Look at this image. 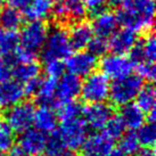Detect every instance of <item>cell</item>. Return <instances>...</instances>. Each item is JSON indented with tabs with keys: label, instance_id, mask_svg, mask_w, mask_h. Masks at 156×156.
<instances>
[{
	"label": "cell",
	"instance_id": "30bf717a",
	"mask_svg": "<svg viewBox=\"0 0 156 156\" xmlns=\"http://www.w3.org/2000/svg\"><path fill=\"white\" fill-rule=\"evenodd\" d=\"M97 65L98 61L95 55H92L90 51L79 50L75 54H71L66 58L65 69L69 71V73L78 78H83L95 72Z\"/></svg>",
	"mask_w": 156,
	"mask_h": 156
},
{
	"label": "cell",
	"instance_id": "5bb4252c",
	"mask_svg": "<svg viewBox=\"0 0 156 156\" xmlns=\"http://www.w3.org/2000/svg\"><path fill=\"white\" fill-rule=\"evenodd\" d=\"M137 41H138L137 32L128 27H123L116 30L109 37L107 44H108V49H111L112 52L126 55L129 54L134 44H137Z\"/></svg>",
	"mask_w": 156,
	"mask_h": 156
},
{
	"label": "cell",
	"instance_id": "e575fe53",
	"mask_svg": "<svg viewBox=\"0 0 156 156\" xmlns=\"http://www.w3.org/2000/svg\"><path fill=\"white\" fill-rule=\"evenodd\" d=\"M44 69L49 78L58 79L64 74L65 64L63 61H49L44 63Z\"/></svg>",
	"mask_w": 156,
	"mask_h": 156
},
{
	"label": "cell",
	"instance_id": "ee69618b",
	"mask_svg": "<svg viewBox=\"0 0 156 156\" xmlns=\"http://www.w3.org/2000/svg\"><path fill=\"white\" fill-rule=\"evenodd\" d=\"M5 4H6V1H5V0H0V9L4 7Z\"/></svg>",
	"mask_w": 156,
	"mask_h": 156
},
{
	"label": "cell",
	"instance_id": "9c48e42d",
	"mask_svg": "<svg viewBox=\"0 0 156 156\" xmlns=\"http://www.w3.org/2000/svg\"><path fill=\"white\" fill-rule=\"evenodd\" d=\"M99 66L101 73L113 80L128 76L133 69V64L129 57L114 52L109 55H104L99 63Z\"/></svg>",
	"mask_w": 156,
	"mask_h": 156
},
{
	"label": "cell",
	"instance_id": "44dd1931",
	"mask_svg": "<svg viewBox=\"0 0 156 156\" xmlns=\"http://www.w3.org/2000/svg\"><path fill=\"white\" fill-rule=\"evenodd\" d=\"M56 83L57 79L52 78H41L38 90L35 92V99L39 106H56Z\"/></svg>",
	"mask_w": 156,
	"mask_h": 156
},
{
	"label": "cell",
	"instance_id": "4fadbf2b",
	"mask_svg": "<svg viewBox=\"0 0 156 156\" xmlns=\"http://www.w3.org/2000/svg\"><path fill=\"white\" fill-rule=\"evenodd\" d=\"M24 86L16 80H6L0 83V108L8 109L25 98Z\"/></svg>",
	"mask_w": 156,
	"mask_h": 156
},
{
	"label": "cell",
	"instance_id": "484cf974",
	"mask_svg": "<svg viewBox=\"0 0 156 156\" xmlns=\"http://www.w3.org/2000/svg\"><path fill=\"white\" fill-rule=\"evenodd\" d=\"M57 106H58L57 116H58V119H61L62 121L82 117L83 106L76 100L62 103V104H58Z\"/></svg>",
	"mask_w": 156,
	"mask_h": 156
},
{
	"label": "cell",
	"instance_id": "d6986e66",
	"mask_svg": "<svg viewBox=\"0 0 156 156\" xmlns=\"http://www.w3.org/2000/svg\"><path fill=\"white\" fill-rule=\"evenodd\" d=\"M57 123H58V116L52 107L39 106L38 108H35L34 117H33V124L35 129H38L44 133H50L56 130Z\"/></svg>",
	"mask_w": 156,
	"mask_h": 156
},
{
	"label": "cell",
	"instance_id": "6da1fadb",
	"mask_svg": "<svg viewBox=\"0 0 156 156\" xmlns=\"http://www.w3.org/2000/svg\"><path fill=\"white\" fill-rule=\"evenodd\" d=\"M117 12L119 24L136 32H149L154 24L155 5L153 0H123Z\"/></svg>",
	"mask_w": 156,
	"mask_h": 156
},
{
	"label": "cell",
	"instance_id": "7c38bea8",
	"mask_svg": "<svg viewBox=\"0 0 156 156\" xmlns=\"http://www.w3.org/2000/svg\"><path fill=\"white\" fill-rule=\"evenodd\" d=\"M81 91V80L73 74H63L56 83V103L57 105L71 100L80 95Z\"/></svg>",
	"mask_w": 156,
	"mask_h": 156
},
{
	"label": "cell",
	"instance_id": "f1b7e54d",
	"mask_svg": "<svg viewBox=\"0 0 156 156\" xmlns=\"http://www.w3.org/2000/svg\"><path fill=\"white\" fill-rule=\"evenodd\" d=\"M64 149H66V146L63 139H62L61 134L58 131H52L49 133V136L46 139V145H44V151L47 156H55L57 154H59L63 152Z\"/></svg>",
	"mask_w": 156,
	"mask_h": 156
},
{
	"label": "cell",
	"instance_id": "bcb514c9",
	"mask_svg": "<svg viewBox=\"0 0 156 156\" xmlns=\"http://www.w3.org/2000/svg\"><path fill=\"white\" fill-rule=\"evenodd\" d=\"M0 156H5V155H4V153H0Z\"/></svg>",
	"mask_w": 156,
	"mask_h": 156
},
{
	"label": "cell",
	"instance_id": "9a60e30c",
	"mask_svg": "<svg viewBox=\"0 0 156 156\" xmlns=\"http://www.w3.org/2000/svg\"><path fill=\"white\" fill-rule=\"evenodd\" d=\"M119 21L115 13L111 10H101L98 14L94 15L91 27L94 30V33L100 38H109L111 35L117 30L119 27Z\"/></svg>",
	"mask_w": 156,
	"mask_h": 156
},
{
	"label": "cell",
	"instance_id": "603a6c76",
	"mask_svg": "<svg viewBox=\"0 0 156 156\" xmlns=\"http://www.w3.org/2000/svg\"><path fill=\"white\" fill-rule=\"evenodd\" d=\"M52 6L54 0H31L24 10L25 17L30 21H44L51 16Z\"/></svg>",
	"mask_w": 156,
	"mask_h": 156
},
{
	"label": "cell",
	"instance_id": "8992f818",
	"mask_svg": "<svg viewBox=\"0 0 156 156\" xmlns=\"http://www.w3.org/2000/svg\"><path fill=\"white\" fill-rule=\"evenodd\" d=\"M87 14V8L83 0H55L52 13L55 21L61 26L74 24L83 21Z\"/></svg>",
	"mask_w": 156,
	"mask_h": 156
},
{
	"label": "cell",
	"instance_id": "4dcf8cb0",
	"mask_svg": "<svg viewBox=\"0 0 156 156\" xmlns=\"http://www.w3.org/2000/svg\"><path fill=\"white\" fill-rule=\"evenodd\" d=\"M104 130V133L108 138H111L112 140H115V139L121 138V136L126 131V126H124V123L119 115V116H112L109 119L107 123L105 124Z\"/></svg>",
	"mask_w": 156,
	"mask_h": 156
},
{
	"label": "cell",
	"instance_id": "d590c367",
	"mask_svg": "<svg viewBox=\"0 0 156 156\" xmlns=\"http://www.w3.org/2000/svg\"><path fill=\"white\" fill-rule=\"evenodd\" d=\"M13 65V62L10 61L8 57L0 55V83L10 79Z\"/></svg>",
	"mask_w": 156,
	"mask_h": 156
},
{
	"label": "cell",
	"instance_id": "b9f144b4",
	"mask_svg": "<svg viewBox=\"0 0 156 156\" xmlns=\"http://www.w3.org/2000/svg\"><path fill=\"white\" fill-rule=\"evenodd\" d=\"M105 156H126V155L124 153H122L120 149H114V148H113L112 151H111L108 154H106Z\"/></svg>",
	"mask_w": 156,
	"mask_h": 156
},
{
	"label": "cell",
	"instance_id": "1f68e13d",
	"mask_svg": "<svg viewBox=\"0 0 156 156\" xmlns=\"http://www.w3.org/2000/svg\"><path fill=\"white\" fill-rule=\"evenodd\" d=\"M15 143V132L7 123H0V153L9 152Z\"/></svg>",
	"mask_w": 156,
	"mask_h": 156
},
{
	"label": "cell",
	"instance_id": "d4e9b609",
	"mask_svg": "<svg viewBox=\"0 0 156 156\" xmlns=\"http://www.w3.org/2000/svg\"><path fill=\"white\" fill-rule=\"evenodd\" d=\"M134 99H136V105L145 114H148L152 111H155L156 91L154 86H153L152 83H148L146 86H143Z\"/></svg>",
	"mask_w": 156,
	"mask_h": 156
},
{
	"label": "cell",
	"instance_id": "f35d334b",
	"mask_svg": "<svg viewBox=\"0 0 156 156\" xmlns=\"http://www.w3.org/2000/svg\"><path fill=\"white\" fill-rule=\"evenodd\" d=\"M8 156H31V155H29V154H27L24 149H22L20 146H13L12 149L9 151Z\"/></svg>",
	"mask_w": 156,
	"mask_h": 156
},
{
	"label": "cell",
	"instance_id": "ffe728a7",
	"mask_svg": "<svg viewBox=\"0 0 156 156\" xmlns=\"http://www.w3.org/2000/svg\"><path fill=\"white\" fill-rule=\"evenodd\" d=\"M40 72H41V65L35 59H31V61L15 63L12 69V75H14L16 81L24 84L40 76Z\"/></svg>",
	"mask_w": 156,
	"mask_h": 156
},
{
	"label": "cell",
	"instance_id": "ac0fdd59",
	"mask_svg": "<svg viewBox=\"0 0 156 156\" xmlns=\"http://www.w3.org/2000/svg\"><path fill=\"white\" fill-rule=\"evenodd\" d=\"M113 141L105 133H94L88 136L81 148L83 154L105 156L113 149Z\"/></svg>",
	"mask_w": 156,
	"mask_h": 156
},
{
	"label": "cell",
	"instance_id": "4316f807",
	"mask_svg": "<svg viewBox=\"0 0 156 156\" xmlns=\"http://www.w3.org/2000/svg\"><path fill=\"white\" fill-rule=\"evenodd\" d=\"M119 149L126 156H134L140 151V144L133 131L123 133L119 141Z\"/></svg>",
	"mask_w": 156,
	"mask_h": 156
},
{
	"label": "cell",
	"instance_id": "2e32d148",
	"mask_svg": "<svg viewBox=\"0 0 156 156\" xmlns=\"http://www.w3.org/2000/svg\"><path fill=\"white\" fill-rule=\"evenodd\" d=\"M46 139H47L46 133L39 131L38 129L30 128L21 133L18 146L24 149L29 155L38 156L41 153H44Z\"/></svg>",
	"mask_w": 156,
	"mask_h": 156
},
{
	"label": "cell",
	"instance_id": "8fae6325",
	"mask_svg": "<svg viewBox=\"0 0 156 156\" xmlns=\"http://www.w3.org/2000/svg\"><path fill=\"white\" fill-rule=\"evenodd\" d=\"M112 116V107L105 103L89 104L82 112V119L87 126L96 131L104 129L105 124Z\"/></svg>",
	"mask_w": 156,
	"mask_h": 156
},
{
	"label": "cell",
	"instance_id": "7dc6e473",
	"mask_svg": "<svg viewBox=\"0 0 156 156\" xmlns=\"http://www.w3.org/2000/svg\"><path fill=\"white\" fill-rule=\"evenodd\" d=\"M0 123H1V114H0Z\"/></svg>",
	"mask_w": 156,
	"mask_h": 156
},
{
	"label": "cell",
	"instance_id": "ab89813d",
	"mask_svg": "<svg viewBox=\"0 0 156 156\" xmlns=\"http://www.w3.org/2000/svg\"><path fill=\"white\" fill-rule=\"evenodd\" d=\"M136 156H155V152L153 148H147L145 147L144 149H140Z\"/></svg>",
	"mask_w": 156,
	"mask_h": 156
},
{
	"label": "cell",
	"instance_id": "c3c4849f",
	"mask_svg": "<svg viewBox=\"0 0 156 156\" xmlns=\"http://www.w3.org/2000/svg\"><path fill=\"white\" fill-rule=\"evenodd\" d=\"M38 156H41V155H38Z\"/></svg>",
	"mask_w": 156,
	"mask_h": 156
},
{
	"label": "cell",
	"instance_id": "8d00e7d4",
	"mask_svg": "<svg viewBox=\"0 0 156 156\" xmlns=\"http://www.w3.org/2000/svg\"><path fill=\"white\" fill-rule=\"evenodd\" d=\"M83 1L86 5L87 12H89L92 16L98 14L101 10H104L105 5H106L105 0H83Z\"/></svg>",
	"mask_w": 156,
	"mask_h": 156
},
{
	"label": "cell",
	"instance_id": "277c9868",
	"mask_svg": "<svg viewBox=\"0 0 156 156\" xmlns=\"http://www.w3.org/2000/svg\"><path fill=\"white\" fill-rule=\"evenodd\" d=\"M111 83L101 72H92L81 81L80 95L88 104L105 103L108 99Z\"/></svg>",
	"mask_w": 156,
	"mask_h": 156
},
{
	"label": "cell",
	"instance_id": "7a4b0ae2",
	"mask_svg": "<svg viewBox=\"0 0 156 156\" xmlns=\"http://www.w3.org/2000/svg\"><path fill=\"white\" fill-rule=\"evenodd\" d=\"M71 51L72 48L69 44L67 31L61 25L49 30L44 47L40 50L44 63L49 61H63L71 55Z\"/></svg>",
	"mask_w": 156,
	"mask_h": 156
},
{
	"label": "cell",
	"instance_id": "f546056e",
	"mask_svg": "<svg viewBox=\"0 0 156 156\" xmlns=\"http://www.w3.org/2000/svg\"><path fill=\"white\" fill-rule=\"evenodd\" d=\"M140 51L143 55L144 62H155L156 58V41L153 32L147 33L146 38L141 41H138Z\"/></svg>",
	"mask_w": 156,
	"mask_h": 156
},
{
	"label": "cell",
	"instance_id": "60d3db41",
	"mask_svg": "<svg viewBox=\"0 0 156 156\" xmlns=\"http://www.w3.org/2000/svg\"><path fill=\"white\" fill-rule=\"evenodd\" d=\"M55 156H78V155H76L75 152L72 151V149H64L63 152H61L59 154H57V155H55Z\"/></svg>",
	"mask_w": 156,
	"mask_h": 156
},
{
	"label": "cell",
	"instance_id": "e0dca14e",
	"mask_svg": "<svg viewBox=\"0 0 156 156\" xmlns=\"http://www.w3.org/2000/svg\"><path fill=\"white\" fill-rule=\"evenodd\" d=\"M71 48L74 50H84L90 44V41L94 38V30L91 27V24L87 22L80 21L74 23L71 26V30L67 33Z\"/></svg>",
	"mask_w": 156,
	"mask_h": 156
},
{
	"label": "cell",
	"instance_id": "ba28073f",
	"mask_svg": "<svg viewBox=\"0 0 156 156\" xmlns=\"http://www.w3.org/2000/svg\"><path fill=\"white\" fill-rule=\"evenodd\" d=\"M34 111V105L31 101L23 100L7 109L6 123L13 129L14 132L22 133L27 129H30L33 124Z\"/></svg>",
	"mask_w": 156,
	"mask_h": 156
},
{
	"label": "cell",
	"instance_id": "7402d4cb",
	"mask_svg": "<svg viewBox=\"0 0 156 156\" xmlns=\"http://www.w3.org/2000/svg\"><path fill=\"white\" fill-rule=\"evenodd\" d=\"M120 117L124 123V126L130 131L138 130L146 121V114L136 104H126L122 106Z\"/></svg>",
	"mask_w": 156,
	"mask_h": 156
},
{
	"label": "cell",
	"instance_id": "74e56055",
	"mask_svg": "<svg viewBox=\"0 0 156 156\" xmlns=\"http://www.w3.org/2000/svg\"><path fill=\"white\" fill-rule=\"evenodd\" d=\"M5 1L9 5V7L17 10H25L31 2V0H5Z\"/></svg>",
	"mask_w": 156,
	"mask_h": 156
},
{
	"label": "cell",
	"instance_id": "5b68a950",
	"mask_svg": "<svg viewBox=\"0 0 156 156\" xmlns=\"http://www.w3.org/2000/svg\"><path fill=\"white\" fill-rule=\"evenodd\" d=\"M49 29L44 21H30L22 27L18 35L20 47L35 56L44 44Z\"/></svg>",
	"mask_w": 156,
	"mask_h": 156
},
{
	"label": "cell",
	"instance_id": "cb8c5ba5",
	"mask_svg": "<svg viewBox=\"0 0 156 156\" xmlns=\"http://www.w3.org/2000/svg\"><path fill=\"white\" fill-rule=\"evenodd\" d=\"M24 22V17L20 10L12 7H2L0 9V29L4 31L15 32L21 29Z\"/></svg>",
	"mask_w": 156,
	"mask_h": 156
},
{
	"label": "cell",
	"instance_id": "83f0119b",
	"mask_svg": "<svg viewBox=\"0 0 156 156\" xmlns=\"http://www.w3.org/2000/svg\"><path fill=\"white\" fill-rule=\"evenodd\" d=\"M137 138L139 140L140 146L147 148H153L155 145L156 139V128L154 122L144 123L143 126L137 130Z\"/></svg>",
	"mask_w": 156,
	"mask_h": 156
},
{
	"label": "cell",
	"instance_id": "d6a6232c",
	"mask_svg": "<svg viewBox=\"0 0 156 156\" xmlns=\"http://www.w3.org/2000/svg\"><path fill=\"white\" fill-rule=\"evenodd\" d=\"M134 66L137 69V73H138L137 75L140 76L143 80H147L151 82L155 80L156 69L154 62H141Z\"/></svg>",
	"mask_w": 156,
	"mask_h": 156
},
{
	"label": "cell",
	"instance_id": "f6af8a7d",
	"mask_svg": "<svg viewBox=\"0 0 156 156\" xmlns=\"http://www.w3.org/2000/svg\"><path fill=\"white\" fill-rule=\"evenodd\" d=\"M82 156H96V155H90V154H83Z\"/></svg>",
	"mask_w": 156,
	"mask_h": 156
},
{
	"label": "cell",
	"instance_id": "7bdbcfd3",
	"mask_svg": "<svg viewBox=\"0 0 156 156\" xmlns=\"http://www.w3.org/2000/svg\"><path fill=\"white\" fill-rule=\"evenodd\" d=\"M122 1L123 0H105V2L109 6H112V7H117V6H120L122 4Z\"/></svg>",
	"mask_w": 156,
	"mask_h": 156
},
{
	"label": "cell",
	"instance_id": "3957f363",
	"mask_svg": "<svg viewBox=\"0 0 156 156\" xmlns=\"http://www.w3.org/2000/svg\"><path fill=\"white\" fill-rule=\"evenodd\" d=\"M143 86V79L134 74L114 80V82L109 87L108 98L113 105L122 107L124 105L132 103V100H134V98L137 97Z\"/></svg>",
	"mask_w": 156,
	"mask_h": 156
},
{
	"label": "cell",
	"instance_id": "52a82bcc",
	"mask_svg": "<svg viewBox=\"0 0 156 156\" xmlns=\"http://www.w3.org/2000/svg\"><path fill=\"white\" fill-rule=\"evenodd\" d=\"M66 148L76 151L82 147L88 137V126L82 117L62 121L58 130Z\"/></svg>",
	"mask_w": 156,
	"mask_h": 156
},
{
	"label": "cell",
	"instance_id": "836d02e7",
	"mask_svg": "<svg viewBox=\"0 0 156 156\" xmlns=\"http://www.w3.org/2000/svg\"><path fill=\"white\" fill-rule=\"evenodd\" d=\"M88 51H90L92 55L96 57L98 56H104L106 51L108 50V44L107 40L105 38H100V37H94L90 44H88Z\"/></svg>",
	"mask_w": 156,
	"mask_h": 156
}]
</instances>
